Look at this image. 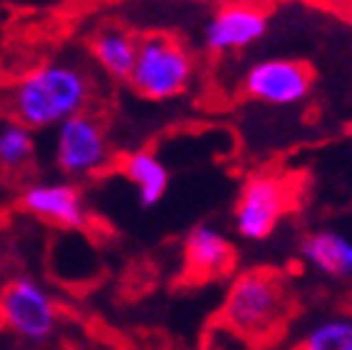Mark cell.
I'll return each instance as SVG.
<instances>
[{
	"label": "cell",
	"instance_id": "5bb4252c",
	"mask_svg": "<svg viewBox=\"0 0 352 350\" xmlns=\"http://www.w3.org/2000/svg\"><path fill=\"white\" fill-rule=\"evenodd\" d=\"M35 150L33 130L13 121V118H3L0 121V168L3 170H21L23 165L30 163Z\"/></svg>",
	"mask_w": 352,
	"mask_h": 350
},
{
	"label": "cell",
	"instance_id": "ba28073f",
	"mask_svg": "<svg viewBox=\"0 0 352 350\" xmlns=\"http://www.w3.org/2000/svg\"><path fill=\"white\" fill-rule=\"evenodd\" d=\"M267 30V15L252 6H228L205 25V48L212 53H232L258 43Z\"/></svg>",
	"mask_w": 352,
	"mask_h": 350
},
{
	"label": "cell",
	"instance_id": "277c9868",
	"mask_svg": "<svg viewBox=\"0 0 352 350\" xmlns=\"http://www.w3.org/2000/svg\"><path fill=\"white\" fill-rule=\"evenodd\" d=\"M0 320L28 343H43L53 336L58 313L50 293L38 280L21 276L0 293Z\"/></svg>",
	"mask_w": 352,
	"mask_h": 350
},
{
	"label": "cell",
	"instance_id": "e0dca14e",
	"mask_svg": "<svg viewBox=\"0 0 352 350\" xmlns=\"http://www.w3.org/2000/svg\"><path fill=\"white\" fill-rule=\"evenodd\" d=\"M350 278H352V270H350Z\"/></svg>",
	"mask_w": 352,
	"mask_h": 350
},
{
	"label": "cell",
	"instance_id": "9a60e30c",
	"mask_svg": "<svg viewBox=\"0 0 352 350\" xmlns=\"http://www.w3.org/2000/svg\"><path fill=\"white\" fill-rule=\"evenodd\" d=\"M295 350H352V318H325L300 338Z\"/></svg>",
	"mask_w": 352,
	"mask_h": 350
},
{
	"label": "cell",
	"instance_id": "30bf717a",
	"mask_svg": "<svg viewBox=\"0 0 352 350\" xmlns=\"http://www.w3.org/2000/svg\"><path fill=\"white\" fill-rule=\"evenodd\" d=\"M235 260L230 240L210 225H195L185 236V268L197 280H208L228 273Z\"/></svg>",
	"mask_w": 352,
	"mask_h": 350
},
{
	"label": "cell",
	"instance_id": "4fadbf2b",
	"mask_svg": "<svg viewBox=\"0 0 352 350\" xmlns=\"http://www.w3.org/2000/svg\"><path fill=\"white\" fill-rule=\"evenodd\" d=\"M95 63L118 81H128L138 58V41L120 28H108L93 38Z\"/></svg>",
	"mask_w": 352,
	"mask_h": 350
},
{
	"label": "cell",
	"instance_id": "8fae6325",
	"mask_svg": "<svg viewBox=\"0 0 352 350\" xmlns=\"http://www.w3.org/2000/svg\"><path fill=\"white\" fill-rule=\"evenodd\" d=\"M300 256L312 268L332 278L350 276L352 270V240L338 230H318L300 243Z\"/></svg>",
	"mask_w": 352,
	"mask_h": 350
},
{
	"label": "cell",
	"instance_id": "7c38bea8",
	"mask_svg": "<svg viewBox=\"0 0 352 350\" xmlns=\"http://www.w3.org/2000/svg\"><path fill=\"white\" fill-rule=\"evenodd\" d=\"M122 173L133 183V188L138 193V203L142 208H155L157 203L163 200L170 175L157 155L148 153V150H138V153L128 155L122 163Z\"/></svg>",
	"mask_w": 352,
	"mask_h": 350
},
{
	"label": "cell",
	"instance_id": "7a4b0ae2",
	"mask_svg": "<svg viewBox=\"0 0 352 350\" xmlns=\"http://www.w3.org/2000/svg\"><path fill=\"white\" fill-rule=\"evenodd\" d=\"M290 310L283 278L272 270H248L232 280L223 303V323L248 340H263L278 333Z\"/></svg>",
	"mask_w": 352,
	"mask_h": 350
},
{
	"label": "cell",
	"instance_id": "8992f818",
	"mask_svg": "<svg viewBox=\"0 0 352 350\" xmlns=\"http://www.w3.org/2000/svg\"><path fill=\"white\" fill-rule=\"evenodd\" d=\"M287 208V188L272 175H255L235 205V230L245 240H265Z\"/></svg>",
	"mask_w": 352,
	"mask_h": 350
},
{
	"label": "cell",
	"instance_id": "6da1fadb",
	"mask_svg": "<svg viewBox=\"0 0 352 350\" xmlns=\"http://www.w3.org/2000/svg\"><path fill=\"white\" fill-rule=\"evenodd\" d=\"M93 95L90 75L78 63L53 61L38 65L10 85L6 95L8 118L30 130L58 128L78 113H85Z\"/></svg>",
	"mask_w": 352,
	"mask_h": 350
},
{
	"label": "cell",
	"instance_id": "2e32d148",
	"mask_svg": "<svg viewBox=\"0 0 352 350\" xmlns=\"http://www.w3.org/2000/svg\"><path fill=\"white\" fill-rule=\"evenodd\" d=\"M3 268H6V258L0 256V270H3Z\"/></svg>",
	"mask_w": 352,
	"mask_h": 350
},
{
	"label": "cell",
	"instance_id": "52a82bcc",
	"mask_svg": "<svg viewBox=\"0 0 352 350\" xmlns=\"http://www.w3.org/2000/svg\"><path fill=\"white\" fill-rule=\"evenodd\" d=\"M312 88V70L300 61L270 58L245 73V93L267 105H295L305 101Z\"/></svg>",
	"mask_w": 352,
	"mask_h": 350
},
{
	"label": "cell",
	"instance_id": "5b68a950",
	"mask_svg": "<svg viewBox=\"0 0 352 350\" xmlns=\"http://www.w3.org/2000/svg\"><path fill=\"white\" fill-rule=\"evenodd\" d=\"M110 145L100 121L78 113L55 130V165L65 175H93L108 163Z\"/></svg>",
	"mask_w": 352,
	"mask_h": 350
},
{
	"label": "cell",
	"instance_id": "3957f363",
	"mask_svg": "<svg viewBox=\"0 0 352 350\" xmlns=\"http://www.w3.org/2000/svg\"><path fill=\"white\" fill-rule=\"evenodd\" d=\"M128 81L148 101L177 98L192 81V55L175 38L148 35L138 41V58Z\"/></svg>",
	"mask_w": 352,
	"mask_h": 350
},
{
	"label": "cell",
	"instance_id": "9c48e42d",
	"mask_svg": "<svg viewBox=\"0 0 352 350\" xmlns=\"http://www.w3.org/2000/svg\"><path fill=\"white\" fill-rule=\"evenodd\" d=\"M23 208L60 228H82L88 223V210L80 190L70 183H33L23 190Z\"/></svg>",
	"mask_w": 352,
	"mask_h": 350
}]
</instances>
